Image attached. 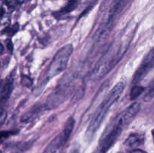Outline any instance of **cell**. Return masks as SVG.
<instances>
[{
	"instance_id": "obj_3",
	"label": "cell",
	"mask_w": 154,
	"mask_h": 153,
	"mask_svg": "<svg viewBox=\"0 0 154 153\" xmlns=\"http://www.w3.org/2000/svg\"><path fill=\"white\" fill-rule=\"evenodd\" d=\"M124 87L125 84L123 82H120L116 84L114 88L108 93V96L105 98V100L102 102L100 106L96 110L94 116L93 117L91 122L89 124L87 132H86L85 138L87 141H90L93 137L94 134L100 127L110 108L112 105L114 104V103L120 98L121 94H123Z\"/></svg>"
},
{
	"instance_id": "obj_24",
	"label": "cell",
	"mask_w": 154,
	"mask_h": 153,
	"mask_svg": "<svg viewBox=\"0 0 154 153\" xmlns=\"http://www.w3.org/2000/svg\"><path fill=\"white\" fill-rule=\"evenodd\" d=\"M1 142H2V140H0V143H1Z\"/></svg>"
},
{
	"instance_id": "obj_6",
	"label": "cell",
	"mask_w": 154,
	"mask_h": 153,
	"mask_svg": "<svg viewBox=\"0 0 154 153\" xmlns=\"http://www.w3.org/2000/svg\"><path fill=\"white\" fill-rule=\"evenodd\" d=\"M69 94V88L66 86H60V88H57L48 96L46 104L45 105V107L48 110L57 107L66 100Z\"/></svg>"
},
{
	"instance_id": "obj_18",
	"label": "cell",
	"mask_w": 154,
	"mask_h": 153,
	"mask_svg": "<svg viewBox=\"0 0 154 153\" xmlns=\"http://www.w3.org/2000/svg\"><path fill=\"white\" fill-rule=\"evenodd\" d=\"M129 153H147V152L141 149H133L131 152H129Z\"/></svg>"
},
{
	"instance_id": "obj_25",
	"label": "cell",
	"mask_w": 154,
	"mask_h": 153,
	"mask_svg": "<svg viewBox=\"0 0 154 153\" xmlns=\"http://www.w3.org/2000/svg\"><path fill=\"white\" fill-rule=\"evenodd\" d=\"M0 153H2V151H0Z\"/></svg>"
},
{
	"instance_id": "obj_20",
	"label": "cell",
	"mask_w": 154,
	"mask_h": 153,
	"mask_svg": "<svg viewBox=\"0 0 154 153\" xmlns=\"http://www.w3.org/2000/svg\"><path fill=\"white\" fill-rule=\"evenodd\" d=\"M3 13H4V10L2 8H0V16H2Z\"/></svg>"
},
{
	"instance_id": "obj_22",
	"label": "cell",
	"mask_w": 154,
	"mask_h": 153,
	"mask_svg": "<svg viewBox=\"0 0 154 153\" xmlns=\"http://www.w3.org/2000/svg\"><path fill=\"white\" fill-rule=\"evenodd\" d=\"M71 153H79V151H78V149H75V150H73V151H72Z\"/></svg>"
},
{
	"instance_id": "obj_9",
	"label": "cell",
	"mask_w": 154,
	"mask_h": 153,
	"mask_svg": "<svg viewBox=\"0 0 154 153\" xmlns=\"http://www.w3.org/2000/svg\"><path fill=\"white\" fill-rule=\"evenodd\" d=\"M45 106H34L29 111L23 114L21 117V122H28L34 119L41 112L44 110Z\"/></svg>"
},
{
	"instance_id": "obj_14",
	"label": "cell",
	"mask_w": 154,
	"mask_h": 153,
	"mask_svg": "<svg viewBox=\"0 0 154 153\" xmlns=\"http://www.w3.org/2000/svg\"><path fill=\"white\" fill-rule=\"evenodd\" d=\"M76 0H71V1L69 2V4L65 7V8L63 9L62 12H63V13H67V12L71 11V10H72L75 7H76Z\"/></svg>"
},
{
	"instance_id": "obj_1",
	"label": "cell",
	"mask_w": 154,
	"mask_h": 153,
	"mask_svg": "<svg viewBox=\"0 0 154 153\" xmlns=\"http://www.w3.org/2000/svg\"><path fill=\"white\" fill-rule=\"evenodd\" d=\"M140 107V104L135 102L118 114L105 129L99 140V144L93 153H106L121 134L123 129L138 114Z\"/></svg>"
},
{
	"instance_id": "obj_12",
	"label": "cell",
	"mask_w": 154,
	"mask_h": 153,
	"mask_svg": "<svg viewBox=\"0 0 154 153\" xmlns=\"http://www.w3.org/2000/svg\"><path fill=\"white\" fill-rule=\"evenodd\" d=\"M144 87L140 86H134L133 88H132V91H131L130 98L132 99V100L136 99L137 98L144 92Z\"/></svg>"
},
{
	"instance_id": "obj_15",
	"label": "cell",
	"mask_w": 154,
	"mask_h": 153,
	"mask_svg": "<svg viewBox=\"0 0 154 153\" xmlns=\"http://www.w3.org/2000/svg\"><path fill=\"white\" fill-rule=\"evenodd\" d=\"M21 83L25 87H30L32 85V80L29 76H23L21 79Z\"/></svg>"
},
{
	"instance_id": "obj_4",
	"label": "cell",
	"mask_w": 154,
	"mask_h": 153,
	"mask_svg": "<svg viewBox=\"0 0 154 153\" xmlns=\"http://www.w3.org/2000/svg\"><path fill=\"white\" fill-rule=\"evenodd\" d=\"M72 52H73V46L72 44L66 45L57 51L47 70L45 79L41 85L43 84V86H45V84L48 83L50 80L65 70Z\"/></svg>"
},
{
	"instance_id": "obj_17",
	"label": "cell",
	"mask_w": 154,
	"mask_h": 153,
	"mask_svg": "<svg viewBox=\"0 0 154 153\" xmlns=\"http://www.w3.org/2000/svg\"><path fill=\"white\" fill-rule=\"evenodd\" d=\"M6 46H7V48L8 50L10 52H12L13 51V44H12L11 40H7V41H6Z\"/></svg>"
},
{
	"instance_id": "obj_16",
	"label": "cell",
	"mask_w": 154,
	"mask_h": 153,
	"mask_svg": "<svg viewBox=\"0 0 154 153\" xmlns=\"http://www.w3.org/2000/svg\"><path fill=\"white\" fill-rule=\"evenodd\" d=\"M14 134V132L13 131H2L0 132V140H2L4 138L8 137L10 135Z\"/></svg>"
},
{
	"instance_id": "obj_5",
	"label": "cell",
	"mask_w": 154,
	"mask_h": 153,
	"mask_svg": "<svg viewBox=\"0 0 154 153\" xmlns=\"http://www.w3.org/2000/svg\"><path fill=\"white\" fill-rule=\"evenodd\" d=\"M153 68H154V47L144 57L141 64L137 69L132 80L133 83H137L144 79V76Z\"/></svg>"
},
{
	"instance_id": "obj_23",
	"label": "cell",
	"mask_w": 154,
	"mask_h": 153,
	"mask_svg": "<svg viewBox=\"0 0 154 153\" xmlns=\"http://www.w3.org/2000/svg\"><path fill=\"white\" fill-rule=\"evenodd\" d=\"M152 134H153V139H154V129L153 130V131H152Z\"/></svg>"
},
{
	"instance_id": "obj_2",
	"label": "cell",
	"mask_w": 154,
	"mask_h": 153,
	"mask_svg": "<svg viewBox=\"0 0 154 153\" xmlns=\"http://www.w3.org/2000/svg\"><path fill=\"white\" fill-rule=\"evenodd\" d=\"M128 45L129 42H126V40H120V42L113 44L96 63V66L89 75V80L96 81L104 77L123 58L127 50Z\"/></svg>"
},
{
	"instance_id": "obj_10",
	"label": "cell",
	"mask_w": 154,
	"mask_h": 153,
	"mask_svg": "<svg viewBox=\"0 0 154 153\" xmlns=\"http://www.w3.org/2000/svg\"><path fill=\"white\" fill-rule=\"evenodd\" d=\"M75 120L73 117H69L67 121L66 122V123H65L64 129H63V132L61 134L66 142L69 140V137H70L71 134L72 133V130L74 129V127H75Z\"/></svg>"
},
{
	"instance_id": "obj_21",
	"label": "cell",
	"mask_w": 154,
	"mask_h": 153,
	"mask_svg": "<svg viewBox=\"0 0 154 153\" xmlns=\"http://www.w3.org/2000/svg\"><path fill=\"white\" fill-rule=\"evenodd\" d=\"M4 112H5L4 111H3L2 110L1 108H0V118H1V116H2V114L4 113Z\"/></svg>"
},
{
	"instance_id": "obj_11",
	"label": "cell",
	"mask_w": 154,
	"mask_h": 153,
	"mask_svg": "<svg viewBox=\"0 0 154 153\" xmlns=\"http://www.w3.org/2000/svg\"><path fill=\"white\" fill-rule=\"evenodd\" d=\"M143 142V137L138 134H132L129 135V137L126 139V145L127 146L131 147V148H135V147L141 145Z\"/></svg>"
},
{
	"instance_id": "obj_19",
	"label": "cell",
	"mask_w": 154,
	"mask_h": 153,
	"mask_svg": "<svg viewBox=\"0 0 154 153\" xmlns=\"http://www.w3.org/2000/svg\"><path fill=\"white\" fill-rule=\"evenodd\" d=\"M3 51H4V46H3L2 44H0V54L2 53Z\"/></svg>"
},
{
	"instance_id": "obj_8",
	"label": "cell",
	"mask_w": 154,
	"mask_h": 153,
	"mask_svg": "<svg viewBox=\"0 0 154 153\" xmlns=\"http://www.w3.org/2000/svg\"><path fill=\"white\" fill-rule=\"evenodd\" d=\"M66 143V142L65 141L62 134H60L50 142L43 153H56Z\"/></svg>"
},
{
	"instance_id": "obj_13",
	"label": "cell",
	"mask_w": 154,
	"mask_h": 153,
	"mask_svg": "<svg viewBox=\"0 0 154 153\" xmlns=\"http://www.w3.org/2000/svg\"><path fill=\"white\" fill-rule=\"evenodd\" d=\"M154 98V79L150 83V86H149L148 89H147V92H146L145 95H144V100L145 101H149L151 99Z\"/></svg>"
},
{
	"instance_id": "obj_7",
	"label": "cell",
	"mask_w": 154,
	"mask_h": 153,
	"mask_svg": "<svg viewBox=\"0 0 154 153\" xmlns=\"http://www.w3.org/2000/svg\"><path fill=\"white\" fill-rule=\"evenodd\" d=\"M128 2H129V0H114L109 9V11L107 14V19L105 20V28L108 29V28L111 26L112 22H114L116 17L123 10V8L127 4Z\"/></svg>"
}]
</instances>
